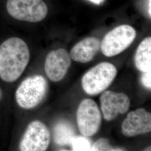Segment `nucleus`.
I'll return each mask as SVG.
<instances>
[{
  "instance_id": "20e7f679",
  "label": "nucleus",
  "mask_w": 151,
  "mask_h": 151,
  "mask_svg": "<svg viewBox=\"0 0 151 151\" xmlns=\"http://www.w3.org/2000/svg\"><path fill=\"white\" fill-rule=\"evenodd\" d=\"M117 75L113 64L102 62L87 71L82 79V86L88 95L94 96L105 91Z\"/></svg>"
},
{
  "instance_id": "39448f33",
  "label": "nucleus",
  "mask_w": 151,
  "mask_h": 151,
  "mask_svg": "<svg viewBox=\"0 0 151 151\" xmlns=\"http://www.w3.org/2000/svg\"><path fill=\"white\" fill-rule=\"evenodd\" d=\"M135 29L128 25H122L109 32L103 38L100 49L106 57H113L128 48L136 37Z\"/></svg>"
},
{
  "instance_id": "dca6fc26",
  "label": "nucleus",
  "mask_w": 151,
  "mask_h": 151,
  "mask_svg": "<svg viewBox=\"0 0 151 151\" xmlns=\"http://www.w3.org/2000/svg\"><path fill=\"white\" fill-rule=\"evenodd\" d=\"M140 81L142 85L147 88L151 90V70L146 72H143L141 76Z\"/></svg>"
},
{
  "instance_id": "0eeeda50",
  "label": "nucleus",
  "mask_w": 151,
  "mask_h": 151,
  "mask_svg": "<svg viewBox=\"0 0 151 151\" xmlns=\"http://www.w3.org/2000/svg\"><path fill=\"white\" fill-rule=\"evenodd\" d=\"M50 142V133L47 127L39 120L28 125L19 143L22 151H46Z\"/></svg>"
},
{
  "instance_id": "9d476101",
  "label": "nucleus",
  "mask_w": 151,
  "mask_h": 151,
  "mask_svg": "<svg viewBox=\"0 0 151 151\" xmlns=\"http://www.w3.org/2000/svg\"><path fill=\"white\" fill-rule=\"evenodd\" d=\"M151 130V114L143 108L130 111L122 124V133L128 137L145 134Z\"/></svg>"
},
{
  "instance_id": "f8f14e48",
  "label": "nucleus",
  "mask_w": 151,
  "mask_h": 151,
  "mask_svg": "<svg viewBox=\"0 0 151 151\" xmlns=\"http://www.w3.org/2000/svg\"><path fill=\"white\" fill-rule=\"evenodd\" d=\"M135 65L142 72L151 70V38L147 37L139 45L135 53Z\"/></svg>"
},
{
  "instance_id": "f03ea898",
  "label": "nucleus",
  "mask_w": 151,
  "mask_h": 151,
  "mask_svg": "<svg viewBox=\"0 0 151 151\" xmlns=\"http://www.w3.org/2000/svg\"><path fill=\"white\" fill-rule=\"evenodd\" d=\"M2 4L4 15L19 22H39L48 14L44 0H2Z\"/></svg>"
},
{
  "instance_id": "7ed1b4c3",
  "label": "nucleus",
  "mask_w": 151,
  "mask_h": 151,
  "mask_svg": "<svg viewBox=\"0 0 151 151\" xmlns=\"http://www.w3.org/2000/svg\"><path fill=\"white\" fill-rule=\"evenodd\" d=\"M48 90V82L43 76L28 77L22 81L16 90V103L24 109L36 108L43 101Z\"/></svg>"
},
{
  "instance_id": "ddd939ff",
  "label": "nucleus",
  "mask_w": 151,
  "mask_h": 151,
  "mask_svg": "<svg viewBox=\"0 0 151 151\" xmlns=\"http://www.w3.org/2000/svg\"><path fill=\"white\" fill-rule=\"evenodd\" d=\"M54 142L60 146H70L75 136L73 127L66 121H60L54 125L53 129Z\"/></svg>"
},
{
  "instance_id": "4468645a",
  "label": "nucleus",
  "mask_w": 151,
  "mask_h": 151,
  "mask_svg": "<svg viewBox=\"0 0 151 151\" xmlns=\"http://www.w3.org/2000/svg\"><path fill=\"white\" fill-rule=\"evenodd\" d=\"M73 151H91V142L87 138V137L75 136L71 142Z\"/></svg>"
},
{
  "instance_id": "2eb2a0df",
  "label": "nucleus",
  "mask_w": 151,
  "mask_h": 151,
  "mask_svg": "<svg viewBox=\"0 0 151 151\" xmlns=\"http://www.w3.org/2000/svg\"><path fill=\"white\" fill-rule=\"evenodd\" d=\"M122 149L114 148L109 144L106 138H100L96 141L91 146V151H122Z\"/></svg>"
},
{
  "instance_id": "9b49d317",
  "label": "nucleus",
  "mask_w": 151,
  "mask_h": 151,
  "mask_svg": "<svg viewBox=\"0 0 151 151\" xmlns=\"http://www.w3.org/2000/svg\"><path fill=\"white\" fill-rule=\"evenodd\" d=\"M101 43L95 37L85 38L76 44L70 53L71 60L79 63L90 62L100 49Z\"/></svg>"
},
{
  "instance_id": "f257e3e1",
  "label": "nucleus",
  "mask_w": 151,
  "mask_h": 151,
  "mask_svg": "<svg viewBox=\"0 0 151 151\" xmlns=\"http://www.w3.org/2000/svg\"><path fill=\"white\" fill-rule=\"evenodd\" d=\"M29 60V49L24 40L16 37L6 39L0 45V78L6 82L16 81Z\"/></svg>"
},
{
  "instance_id": "1a4fd4ad",
  "label": "nucleus",
  "mask_w": 151,
  "mask_h": 151,
  "mask_svg": "<svg viewBox=\"0 0 151 151\" xmlns=\"http://www.w3.org/2000/svg\"><path fill=\"white\" fill-rule=\"evenodd\" d=\"M100 103L104 118L107 121L113 120L119 114L126 113L130 105L129 98L126 94L112 91L103 92Z\"/></svg>"
},
{
  "instance_id": "423d86ee",
  "label": "nucleus",
  "mask_w": 151,
  "mask_h": 151,
  "mask_svg": "<svg viewBox=\"0 0 151 151\" xmlns=\"http://www.w3.org/2000/svg\"><path fill=\"white\" fill-rule=\"evenodd\" d=\"M77 123L82 135L91 137L98 132L101 123V115L93 100L86 99L81 101L77 111Z\"/></svg>"
},
{
  "instance_id": "f3484780",
  "label": "nucleus",
  "mask_w": 151,
  "mask_h": 151,
  "mask_svg": "<svg viewBox=\"0 0 151 151\" xmlns=\"http://www.w3.org/2000/svg\"><path fill=\"white\" fill-rule=\"evenodd\" d=\"M89 1H92V2L96 4H100L103 1V0H89Z\"/></svg>"
},
{
  "instance_id": "a211bd4d",
  "label": "nucleus",
  "mask_w": 151,
  "mask_h": 151,
  "mask_svg": "<svg viewBox=\"0 0 151 151\" xmlns=\"http://www.w3.org/2000/svg\"><path fill=\"white\" fill-rule=\"evenodd\" d=\"M151 0L149 1V6H148V13L150 14V16L151 17Z\"/></svg>"
},
{
  "instance_id": "6e6552de",
  "label": "nucleus",
  "mask_w": 151,
  "mask_h": 151,
  "mask_svg": "<svg viewBox=\"0 0 151 151\" xmlns=\"http://www.w3.org/2000/svg\"><path fill=\"white\" fill-rule=\"evenodd\" d=\"M71 60L65 49H58L49 52L44 64L45 72L49 79L54 82L61 81L68 72Z\"/></svg>"
}]
</instances>
